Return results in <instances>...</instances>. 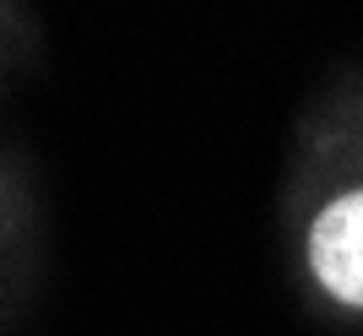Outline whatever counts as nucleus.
Wrapping results in <instances>:
<instances>
[{"instance_id": "1", "label": "nucleus", "mask_w": 363, "mask_h": 336, "mask_svg": "<svg viewBox=\"0 0 363 336\" xmlns=\"http://www.w3.org/2000/svg\"><path fill=\"white\" fill-rule=\"evenodd\" d=\"M277 239L298 304L325 325H363V152L298 114L277 184Z\"/></svg>"}, {"instance_id": "2", "label": "nucleus", "mask_w": 363, "mask_h": 336, "mask_svg": "<svg viewBox=\"0 0 363 336\" xmlns=\"http://www.w3.org/2000/svg\"><path fill=\"white\" fill-rule=\"evenodd\" d=\"M303 114H309V120H320L325 130H336L342 141H352V147L363 152V60L331 71V77L309 92Z\"/></svg>"}, {"instance_id": "3", "label": "nucleus", "mask_w": 363, "mask_h": 336, "mask_svg": "<svg viewBox=\"0 0 363 336\" xmlns=\"http://www.w3.org/2000/svg\"><path fill=\"white\" fill-rule=\"evenodd\" d=\"M0 250H6V212H0Z\"/></svg>"}, {"instance_id": "4", "label": "nucleus", "mask_w": 363, "mask_h": 336, "mask_svg": "<svg viewBox=\"0 0 363 336\" xmlns=\"http://www.w3.org/2000/svg\"><path fill=\"white\" fill-rule=\"evenodd\" d=\"M0 38H6V11H0Z\"/></svg>"}]
</instances>
